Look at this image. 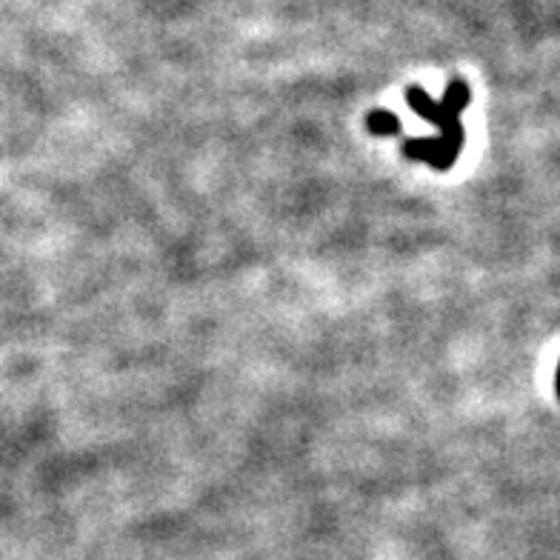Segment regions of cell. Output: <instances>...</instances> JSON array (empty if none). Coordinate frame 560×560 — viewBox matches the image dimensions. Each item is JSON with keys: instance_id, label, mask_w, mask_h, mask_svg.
Masks as SVG:
<instances>
[{"instance_id": "obj_2", "label": "cell", "mask_w": 560, "mask_h": 560, "mask_svg": "<svg viewBox=\"0 0 560 560\" xmlns=\"http://www.w3.org/2000/svg\"><path fill=\"white\" fill-rule=\"evenodd\" d=\"M366 129H369L372 135H398L400 123L392 112L378 109V112H369V118H366Z\"/></svg>"}, {"instance_id": "obj_1", "label": "cell", "mask_w": 560, "mask_h": 560, "mask_svg": "<svg viewBox=\"0 0 560 560\" xmlns=\"http://www.w3.org/2000/svg\"><path fill=\"white\" fill-rule=\"evenodd\" d=\"M469 100H472V92L460 78H455L446 86V92H443L440 100L429 98V92L420 89V86H409L406 89V103L412 106L415 115L438 126L440 138H409L403 143V155L409 160H426L440 172L452 169V163H455L460 149H463V138H466L463 123H460V112L469 106Z\"/></svg>"}]
</instances>
